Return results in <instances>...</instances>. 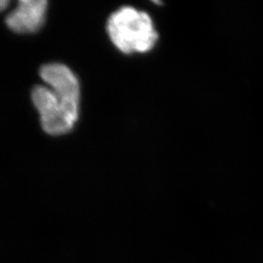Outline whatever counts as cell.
Returning a JSON list of instances; mask_svg holds the SVG:
<instances>
[{"label": "cell", "mask_w": 263, "mask_h": 263, "mask_svg": "<svg viewBox=\"0 0 263 263\" xmlns=\"http://www.w3.org/2000/svg\"><path fill=\"white\" fill-rule=\"evenodd\" d=\"M9 5V1H5V0H0V11L5 9L7 6Z\"/></svg>", "instance_id": "cell-5"}, {"label": "cell", "mask_w": 263, "mask_h": 263, "mask_svg": "<svg viewBox=\"0 0 263 263\" xmlns=\"http://www.w3.org/2000/svg\"><path fill=\"white\" fill-rule=\"evenodd\" d=\"M42 79L50 86V89L61 95L68 104L78 110L80 88L76 76L66 66L51 64L43 66L40 70Z\"/></svg>", "instance_id": "cell-3"}, {"label": "cell", "mask_w": 263, "mask_h": 263, "mask_svg": "<svg viewBox=\"0 0 263 263\" xmlns=\"http://www.w3.org/2000/svg\"><path fill=\"white\" fill-rule=\"evenodd\" d=\"M32 101L40 114L41 124L46 133L60 136L72 129L78 112L67 104L61 95L47 87L37 86L32 91Z\"/></svg>", "instance_id": "cell-2"}, {"label": "cell", "mask_w": 263, "mask_h": 263, "mask_svg": "<svg viewBox=\"0 0 263 263\" xmlns=\"http://www.w3.org/2000/svg\"><path fill=\"white\" fill-rule=\"evenodd\" d=\"M107 30L114 45L126 54L148 52L158 40L148 14L132 7H124L111 15Z\"/></svg>", "instance_id": "cell-1"}, {"label": "cell", "mask_w": 263, "mask_h": 263, "mask_svg": "<svg viewBox=\"0 0 263 263\" xmlns=\"http://www.w3.org/2000/svg\"><path fill=\"white\" fill-rule=\"evenodd\" d=\"M47 9L45 0H23L6 19L8 28L19 33L37 31L44 23Z\"/></svg>", "instance_id": "cell-4"}]
</instances>
